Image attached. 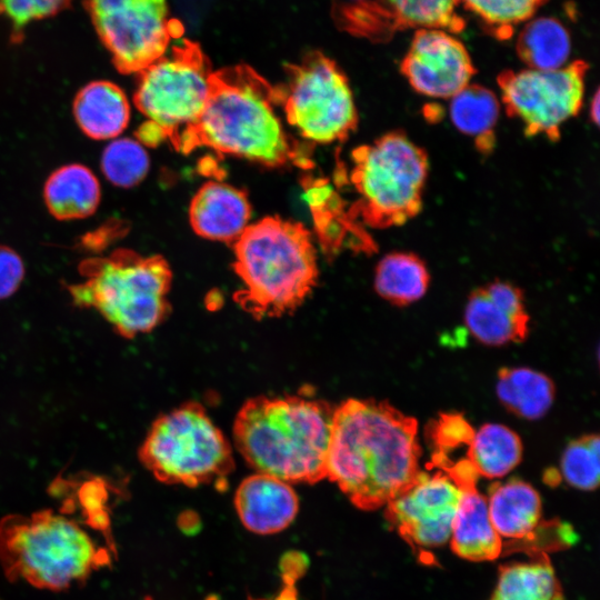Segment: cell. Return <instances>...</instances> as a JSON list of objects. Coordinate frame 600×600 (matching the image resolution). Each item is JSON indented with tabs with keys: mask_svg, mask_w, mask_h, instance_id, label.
Wrapping results in <instances>:
<instances>
[{
	"mask_svg": "<svg viewBox=\"0 0 600 600\" xmlns=\"http://www.w3.org/2000/svg\"><path fill=\"white\" fill-rule=\"evenodd\" d=\"M418 426L386 402L348 399L334 407L327 476L362 510L387 504L420 472Z\"/></svg>",
	"mask_w": 600,
	"mask_h": 600,
	"instance_id": "obj_1",
	"label": "cell"
},
{
	"mask_svg": "<svg viewBox=\"0 0 600 600\" xmlns=\"http://www.w3.org/2000/svg\"><path fill=\"white\" fill-rule=\"evenodd\" d=\"M277 108L278 86L246 64L222 68L212 72L201 116L172 146L184 154L207 147L270 167L312 168L306 149L284 130Z\"/></svg>",
	"mask_w": 600,
	"mask_h": 600,
	"instance_id": "obj_2",
	"label": "cell"
},
{
	"mask_svg": "<svg viewBox=\"0 0 600 600\" xmlns=\"http://www.w3.org/2000/svg\"><path fill=\"white\" fill-rule=\"evenodd\" d=\"M334 407L299 396L256 397L238 411V451L259 473L288 483H316L327 476Z\"/></svg>",
	"mask_w": 600,
	"mask_h": 600,
	"instance_id": "obj_3",
	"label": "cell"
},
{
	"mask_svg": "<svg viewBox=\"0 0 600 600\" xmlns=\"http://www.w3.org/2000/svg\"><path fill=\"white\" fill-rule=\"evenodd\" d=\"M233 251L243 284L233 299L256 319L293 312L317 284L316 249L300 222L266 217L244 229Z\"/></svg>",
	"mask_w": 600,
	"mask_h": 600,
	"instance_id": "obj_4",
	"label": "cell"
},
{
	"mask_svg": "<svg viewBox=\"0 0 600 600\" xmlns=\"http://www.w3.org/2000/svg\"><path fill=\"white\" fill-rule=\"evenodd\" d=\"M110 563L109 548L99 546L77 521L51 509L0 520V566L12 582L60 591Z\"/></svg>",
	"mask_w": 600,
	"mask_h": 600,
	"instance_id": "obj_5",
	"label": "cell"
},
{
	"mask_svg": "<svg viewBox=\"0 0 600 600\" xmlns=\"http://www.w3.org/2000/svg\"><path fill=\"white\" fill-rule=\"evenodd\" d=\"M79 270L83 280L68 287L73 303L97 310L127 339L150 332L169 313L172 272L161 256L118 249L82 261Z\"/></svg>",
	"mask_w": 600,
	"mask_h": 600,
	"instance_id": "obj_6",
	"label": "cell"
},
{
	"mask_svg": "<svg viewBox=\"0 0 600 600\" xmlns=\"http://www.w3.org/2000/svg\"><path fill=\"white\" fill-rule=\"evenodd\" d=\"M428 172L426 152L402 132L356 148L349 174L357 194L351 216L373 228L406 223L421 209Z\"/></svg>",
	"mask_w": 600,
	"mask_h": 600,
	"instance_id": "obj_7",
	"label": "cell"
},
{
	"mask_svg": "<svg viewBox=\"0 0 600 600\" xmlns=\"http://www.w3.org/2000/svg\"><path fill=\"white\" fill-rule=\"evenodd\" d=\"M142 464L168 484L220 483L233 470L232 450L198 402L160 416L139 449Z\"/></svg>",
	"mask_w": 600,
	"mask_h": 600,
	"instance_id": "obj_8",
	"label": "cell"
},
{
	"mask_svg": "<svg viewBox=\"0 0 600 600\" xmlns=\"http://www.w3.org/2000/svg\"><path fill=\"white\" fill-rule=\"evenodd\" d=\"M212 72L199 44L183 39L138 73L134 104L162 141L172 144L199 119L209 97Z\"/></svg>",
	"mask_w": 600,
	"mask_h": 600,
	"instance_id": "obj_9",
	"label": "cell"
},
{
	"mask_svg": "<svg viewBox=\"0 0 600 600\" xmlns=\"http://www.w3.org/2000/svg\"><path fill=\"white\" fill-rule=\"evenodd\" d=\"M280 108L301 137L317 143L344 140L357 127L358 114L344 73L320 52H311L288 68L278 86Z\"/></svg>",
	"mask_w": 600,
	"mask_h": 600,
	"instance_id": "obj_10",
	"label": "cell"
},
{
	"mask_svg": "<svg viewBox=\"0 0 600 600\" xmlns=\"http://www.w3.org/2000/svg\"><path fill=\"white\" fill-rule=\"evenodd\" d=\"M94 30L123 74L140 73L163 57L182 27L167 0H86Z\"/></svg>",
	"mask_w": 600,
	"mask_h": 600,
	"instance_id": "obj_11",
	"label": "cell"
},
{
	"mask_svg": "<svg viewBox=\"0 0 600 600\" xmlns=\"http://www.w3.org/2000/svg\"><path fill=\"white\" fill-rule=\"evenodd\" d=\"M588 64L576 60L554 70H507L498 77L501 101L528 136L557 139L580 111Z\"/></svg>",
	"mask_w": 600,
	"mask_h": 600,
	"instance_id": "obj_12",
	"label": "cell"
},
{
	"mask_svg": "<svg viewBox=\"0 0 600 600\" xmlns=\"http://www.w3.org/2000/svg\"><path fill=\"white\" fill-rule=\"evenodd\" d=\"M462 487L444 470L420 471L387 506V519L421 551L449 542Z\"/></svg>",
	"mask_w": 600,
	"mask_h": 600,
	"instance_id": "obj_13",
	"label": "cell"
},
{
	"mask_svg": "<svg viewBox=\"0 0 600 600\" xmlns=\"http://www.w3.org/2000/svg\"><path fill=\"white\" fill-rule=\"evenodd\" d=\"M400 70L411 88L433 99H450L467 87L474 68L466 47L440 29H418Z\"/></svg>",
	"mask_w": 600,
	"mask_h": 600,
	"instance_id": "obj_14",
	"label": "cell"
},
{
	"mask_svg": "<svg viewBox=\"0 0 600 600\" xmlns=\"http://www.w3.org/2000/svg\"><path fill=\"white\" fill-rule=\"evenodd\" d=\"M464 320L470 333L486 344L518 342L528 333L523 296L509 282L494 281L473 291L466 306Z\"/></svg>",
	"mask_w": 600,
	"mask_h": 600,
	"instance_id": "obj_15",
	"label": "cell"
},
{
	"mask_svg": "<svg viewBox=\"0 0 600 600\" xmlns=\"http://www.w3.org/2000/svg\"><path fill=\"white\" fill-rule=\"evenodd\" d=\"M234 506L248 530L271 534L282 531L293 521L299 500L290 483L258 472L240 483Z\"/></svg>",
	"mask_w": 600,
	"mask_h": 600,
	"instance_id": "obj_16",
	"label": "cell"
},
{
	"mask_svg": "<svg viewBox=\"0 0 600 600\" xmlns=\"http://www.w3.org/2000/svg\"><path fill=\"white\" fill-rule=\"evenodd\" d=\"M251 208L241 190L220 182L204 183L189 209L193 231L207 239L234 242L249 226Z\"/></svg>",
	"mask_w": 600,
	"mask_h": 600,
	"instance_id": "obj_17",
	"label": "cell"
},
{
	"mask_svg": "<svg viewBox=\"0 0 600 600\" xmlns=\"http://www.w3.org/2000/svg\"><path fill=\"white\" fill-rule=\"evenodd\" d=\"M462 494L452 522L450 544L453 552L470 561L497 559L503 541L492 526L487 498L476 488V481L461 484Z\"/></svg>",
	"mask_w": 600,
	"mask_h": 600,
	"instance_id": "obj_18",
	"label": "cell"
},
{
	"mask_svg": "<svg viewBox=\"0 0 600 600\" xmlns=\"http://www.w3.org/2000/svg\"><path fill=\"white\" fill-rule=\"evenodd\" d=\"M487 503L492 526L502 541L529 540L541 523L540 496L522 480L492 486Z\"/></svg>",
	"mask_w": 600,
	"mask_h": 600,
	"instance_id": "obj_19",
	"label": "cell"
},
{
	"mask_svg": "<svg viewBox=\"0 0 600 600\" xmlns=\"http://www.w3.org/2000/svg\"><path fill=\"white\" fill-rule=\"evenodd\" d=\"M73 114L81 131L91 139H114L127 128L130 104L123 90L107 80L82 87L73 101Z\"/></svg>",
	"mask_w": 600,
	"mask_h": 600,
	"instance_id": "obj_20",
	"label": "cell"
},
{
	"mask_svg": "<svg viewBox=\"0 0 600 600\" xmlns=\"http://www.w3.org/2000/svg\"><path fill=\"white\" fill-rule=\"evenodd\" d=\"M43 199L49 212L59 220L87 218L94 213L99 206L100 183L86 166L66 164L47 179Z\"/></svg>",
	"mask_w": 600,
	"mask_h": 600,
	"instance_id": "obj_21",
	"label": "cell"
},
{
	"mask_svg": "<svg viewBox=\"0 0 600 600\" xmlns=\"http://www.w3.org/2000/svg\"><path fill=\"white\" fill-rule=\"evenodd\" d=\"M490 600H563L554 569L543 552L502 566Z\"/></svg>",
	"mask_w": 600,
	"mask_h": 600,
	"instance_id": "obj_22",
	"label": "cell"
},
{
	"mask_svg": "<svg viewBox=\"0 0 600 600\" xmlns=\"http://www.w3.org/2000/svg\"><path fill=\"white\" fill-rule=\"evenodd\" d=\"M448 111L454 128L479 148L487 151L493 146L500 101L491 90L469 83L449 99Z\"/></svg>",
	"mask_w": 600,
	"mask_h": 600,
	"instance_id": "obj_23",
	"label": "cell"
},
{
	"mask_svg": "<svg viewBox=\"0 0 600 600\" xmlns=\"http://www.w3.org/2000/svg\"><path fill=\"white\" fill-rule=\"evenodd\" d=\"M497 396L511 412L524 419H538L551 407L554 386L543 373L530 368H503L499 371Z\"/></svg>",
	"mask_w": 600,
	"mask_h": 600,
	"instance_id": "obj_24",
	"label": "cell"
},
{
	"mask_svg": "<svg viewBox=\"0 0 600 600\" xmlns=\"http://www.w3.org/2000/svg\"><path fill=\"white\" fill-rule=\"evenodd\" d=\"M522 457L519 436L499 423H486L473 437L467 449V459L478 476L501 478L512 471Z\"/></svg>",
	"mask_w": 600,
	"mask_h": 600,
	"instance_id": "obj_25",
	"label": "cell"
},
{
	"mask_svg": "<svg viewBox=\"0 0 600 600\" xmlns=\"http://www.w3.org/2000/svg\"><path fill=\"white\" fill-rule=\"evenodd\" d=\"M430 276L424 262L413 253L392 252L378 263L374 288L386 300L394 304H409L422 298Z\"/></svg>",
	"mask_w": 600,
	"mask_h": 600,
	"instance_id": "obj_26",
	"label": "cell"
},
{
	"mask_svg": "<svg viewBox=\"0 0 600 600\" xmlns=\"http://www.w3.org/2000/svg\"><path fill=\"white\" fill-rule=\"evenodd\" d=\"M570 36L553 18H538L524 26L517 40L519 58L530 68L554 70L567 66Z\"/></svg>",
	"mask_w": 600,
	"mask_h": 600,
	"instance_id": "obj_27",
	"label": "cell"
},
{
	"mask_svg": "<svg viewBox=\"0 0 600 600\" xmlns=\"http://www.w3.org/2000/svg\"><path fill=\"white\" fill-rule=\"evenodd\" d=\"M459 3V0H382L396 31L426 28L460 32L466 22L457 13Z\"/></svg>",
	"mask_w": 600,
	"mask_h": 600,
	"instance_id": "obj_28",
	"label": "cell"
},
{
	"mask_svg": "<svg viewBox=\"0 0 600 600\" xmlns=\"http://www.w3.org/2000/svg\"><path fill=\"white\" fill-rule=\"evenodd\" d=\"M101 169L104 177L114 186L130 188L147 176L149 157L138 140L114 139L103 150Z\"/></svg>",
	"mask_w": 600,
	"mask_h": 600,
	"instance_id": "obj_29",
	"label": "cell"
},
{
	"mask_svg": "<svg viewBox=\"0 0 600 600\" xmlns=\"http://www.w3.org/2000/svg\"><path fill=\"white\" fill-rule=\"evenodd\" d=\"M498 39H508L513 28L533 16L547 0H459Z\"/></svg>",
	"mask_w": 600,
	"mask_h": 600,
	"instance_id": "obj_30",
	"label": "cell"
},
{
	"mask_svg": "<svg viewBox=\"0 0 600 600\" xmlns=\"http://www.w3.org/2000/svg\"><path fill=\"white\" fill-rule=\"evenodd\" d=\"M600 440L597 434L571 441L563 451L560 467L566 482L590 491L598 487L600 474Z\"/></svg>",
	"mask_w": 600,
	"mask_h": 600,
	"instance_id": "obj_31",
	"label": "cell"
},
{
	"mask_svg": "<svg viewBox=\"0 0 600 600\" xmlns=\"http://www.w3.org/2000/svg\"><path fill=\"white\" fill-rule=\"evenodd\" d=\"M83 523L103 533L108 548L114 551L111 536V519L107 508L109 494L101 479H92L81 484L77 493Z\"/></svg>",
	"mask_w": 600,
	"mask_h": 600,
	"instance_id": "obj_32",
	"label": "cell"
},
{
	"mask_svg": "<svg viewBox=\"0 0 600 600\" xmlns=\"http://www.w3.org/2000/svg\"><path fill=\"white\" fill-rule=\"evenodd\" d=\"M72 0H0V14L11 24L14 37H21L28 24L64 10Z\"/></svg>",
	"mask_w": 600,
	"mask_h": 600,
	"instance_id": "obj_33",
	"label": "cell"
},
{
	"mask_svg": "<svg viewBox=\"0 0 600 600\" xmlns=\"http://www.w3.org/2000/svg\"><path fill=\"white\" fill-rule=\"evenodd\" d=\"M474 430L460 414H442L433 422L430 437L436 447L432 458H446L451 451L469 446Z\"/></svg>",
	"mask_w": 600,
	"mask_h": 600,
	"instance_id": "obj_34",
	"label": "cell"
},
{
	"mask_svg": "<svg viewBox=\"0 0 600 600\" xmlns=\"http://www.w3.org/2000/svg\"><path fill=\"white\" fill-rule=\"evenodd\" d=\"M24 278L21 257L10 247L0 244V299L12 296Z\"/></svg>",
	"mask_w": 600,
	"mask_h": 600,
	"instance_id": "obj_35",
	"label": "cell"
},
{
	"mask_svg": "<svg viewBox=\"0 0 600 600\" xmlns=\"http://www.w3.org/2000/svg\"><path fill=\"white\" fill-rule=\"evenodd\" d=\"M599 92L596 91L592 100H591V103H590V118L593 122L598 123L599 121Z\"/></svg>",
	"mask_w": 600,
	"mask_h": 600,
	"instance_id": "obj_36",
	"label": "cell"
},
{
	"mask_svg": "<svg viewBox=\"0 0 600 600\" xmlns=\"http://www.w3.org/2000/svg\"><path fill=\"white\" fill-rule=\"evenodd\" d=\"M371 0H342L340 4L336 6H360L369 2Z\"/></svg>",
	"mask_w": 600,
	"mask_h": 600,
	"instance_id": "obj_37",
	"label": "cell"
}]
</instances>
